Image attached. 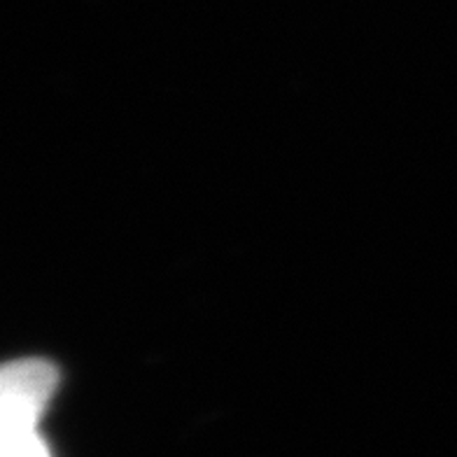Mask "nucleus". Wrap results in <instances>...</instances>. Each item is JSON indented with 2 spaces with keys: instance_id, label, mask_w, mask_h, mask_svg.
Returning a JSON list of instances; mask_svg holds the SVG:
<instances>
[{
  "instance_id": "obj_1",
  "label": "nucleus",
  "mask_w": 457,
  "mask_h": 457,
  "mask_svg": "<svg viewBox=\"0 0 457 457\" xmlns=\"http://www.w3.org/2000/svg\"><path fill=\"white\" fill-rule=\"evenodd\" d=\"M56 380V369L43 360L14 361L3 371V457H47L36 422Z\"/></svg>"
}]
</instances>
